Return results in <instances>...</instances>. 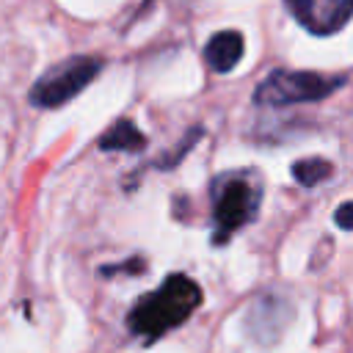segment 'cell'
I'll return each instance as SVG.
<instances>
[{
    "instance_id": "6da1fadb",
    "label": "cell",
    "mask_w": 353,
    "mask_h": 353,
    "mask_svg": "<svg viewBox=\"0 0 353 353\" xmlns=\"http://www.w3.org/2000/svg\"><path fill=\"white\" fill-rule=\"evenodd\" d=\"M201 287L190 276L171 273L154 292L135 301V306L127 314V328L132 336L154 342L171 328L182 325L201 306Z\"/></svg>"
},
{
    "instance_id": "7a4b0ae2",
    "label": "cell",
    "mask_w": 353,
    "mask_h": 353,
    "mask_svg": "<svg viewBox=\"0 0 353 353\" xmlns=\"http://www.w3.org/2000/svg\"><path fill=\"white\" fill-rule=\"evenodd\" d=\"M262 201V182L254 171H226L212 179V245H226L234 232L248 226Z\"/></svg>"
},
{
    "instance_id": "3957f363",
    "label": "cell",
    "mask_w": 353,
    "mask_h": 353,
    "mask_svg": "<svg viewBox=\"0 0 353 353\" xmlns=\"http://www.w3.org/2000/svg\"><path fill=\"white\" fill-rule=\"evenodd\" d=\"M347 83V74H320V72H295L276 69L254 91V102L262 108H284L301 102H320L339 91Z\"/></svg>"
},
{
    "instance_id": "277c9868",
    "label": "cell",
    "mask_w": 353,
    "mask_h": 353,
    "mask_svg": "<svg viewBox=\"0 0 353 353\" xmlns=\"http://www.w3.org/2000/svg\"><path fill=\"white\" fill-rule=\"evenodd\" d=\"M102 69V61L94 58V55H74V58H66L55 66H50L33 85H30V105L36 108H44V110H52V108H61L66 105L69 99H74Z\"/></svg>"
},
{
    "instance_id": "5b68a950",
    "label": "cell",
    "mask_w": 353,
    "mask_h": 353,
    "mask_svg": "<svg viewBox=\"0 0 353 353\" xmlns=\"http://www.w3.org/2000/svg\"><path fill=\"white\" fill-rule=\"evenodd\" d=\"M292 19L314 36L339 33L353 14V0H284Z\"/></svg>"
},
{
    "instance_id": "8992f818",
    "label": "cell",
    "mask_w": 353,
    "mask_h": 353,
    "mask_svg": "<svg viewBox=\"0 0 353 353\" xmlns=\"http://www.w3.org/2000/svg\"><path fill=\"white\" fill-rule=\"evenodd\" d=\"M290 317H292V309H290V303L284 298H279V295H262L251 306V312L245 317L248 336L256 345H273L284 334Z\"/></svg>"
},
{
    "instance_id": "52a82bcc",
    "label": "cell",
    "mask_w": 353,
    "mask_h": 353,
    "mask_svg": "<svg viewBox=\"0 0 353 353\" xmlns=\"http://www.w3.org/2000/svg\"><path fill=\"white\" fill-rule=\"evenodd\" d=\"M243 50H245V41L237 30H218L204 47V61L210 63L212 72L226 74L237 66V61L243 58Z\"/></svg>"
},
{
    "instance_id": "ba28073f",
    "label": "cell",
    "mask_w": 353,
    "mask_h": 353,
    "mask_svg": "<svg viewBox=\"0 0 353 353\" xmlns=\"http://www.w3.org/2000/svg\"><path fill=\"white\" fill-rule=\"evenodd\" d=\"M143 146H146V135L130 119H119L99 138V149L102 152H141Z\"/></svg>"
},
{
    "instance_id": "9c48e42d",
    "label": "cell",
    "mask_w": 353,
    "mask_h": 353,
    "mask_svg": "<svg viewBox=\"0 0 353 353\" xmlns=\"http://www.w3.org/2000/svg\"><path fill=\"white\" fill-rule=\"evenodd\" d=\"M331 174H334V165H331L328 160H323V157L298 160V163L292 165V176H295L298 185H303V188H314V185L331 179Z\"/></svg>"
},
{
    "instance_id": "30bf717a",
    "label": "cell",
    "mask_w": 353,
    "mask_h": 353,
    "mask_svg": "<svg viewBox=\"0 0 353 353\" xmlns=\"http://www.w3.org/2000/svg\"><path fill=\"white\" fill-rule=\"evenodd\" d=\"M336 226L339 229H350V201H342L339 204V210H336Z\"/></svg>"
}]
</instances>
